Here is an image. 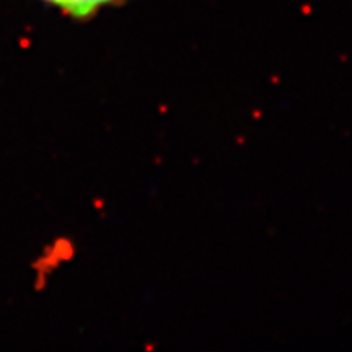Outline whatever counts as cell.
I'll use <instances>...</instances> for the list:
<instances>
[{
    "label": "cell",
    "instance_id": "6da1fadb",
    "mask_svg": "<svg viewBox=\"0 0 352 352\" xmlns=\"http://www.w3.org/2000/svg\"><path fill=\"white\" fill-rule=\"evenodd\" d=\"M69 19L88 21L107 8L120 7L126 0H43Z\"/></svg>",
    "mask_w": 352,
    "mask_h": 352
}]
</instances>
